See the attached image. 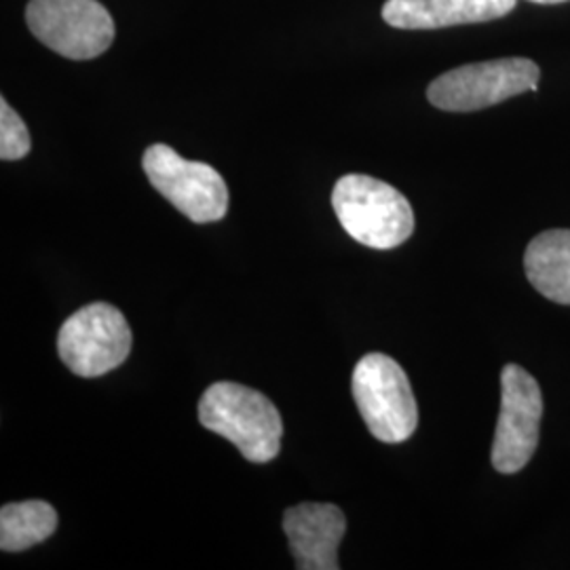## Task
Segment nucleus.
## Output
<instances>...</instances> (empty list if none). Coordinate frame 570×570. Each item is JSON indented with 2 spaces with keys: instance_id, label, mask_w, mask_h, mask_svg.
<instances>
[{
  "instance_id": "1",
  "label": "nucleus",
  "mask_w": 570,
  "mask_h": 570,
  "mask_svg": "<svg viewBox=\"0 0 570 570\" xmlns=\"http://www.w3.org/2000/svg\"><path fill=\"white\" fill-rule=\"evenodd\" d=\"M199 421L235 444L249 463H268L282 450L284 421L275 404L254 389L214 383L199 402Z\"/></svg>"
},
{
  "instance_id": "2",
  "label": "nucleus",
  "mask_w": 570,
  "mask_h": 570,
  "mask_svg": "<svg viewBox=\"0 0 570 570\" xmlns=\"http://www.w3.org/2000/svg\"><path fill=\"white\" fill-rule=\"evenodd\" d=\"M332 207L341 226L357 244L393 249L414 233V212L391 184L364 174H346L332 193Z\"/></svg>"
},
{
  "instance_id": "3",
  "label": "nucleus",
  "mask_w": 570,
  "mask_h": 570,
  "mask_svg": "<svg viewBox=\"0 0 570 570\" xmlns=\"http://www.w3.org/2000/svg\"><path fill=\"white\" fill-rule=\"evenodd\" d=\"M353 400L370 429L385 442L400 444L419 428V406L406 372L383 353H370L353 370Z\"/></svg>"
},
{
  "instance_id": "4",
  "label": "nucleus",
  "mask_w": 570,
  "mask_h": 570,
  "mask_svg": "<svg viewBox=\"0 0 570 570\" xmlns=\"http://www.w3.org/2000/svg\"><path fill=\"white\" fill-rule=\"evenodd\" d=\"M539 66L527 58L480 61L459 66L429 85L428 98L446 112H475L537 91Z\"/></svg>"
},
{
  "instance_id": "5",
  "label": "nucleus",
  "mask_w": 570,
  "mask_h": 570,
  "mask_svg": "<svg viewBox=\"0 0 570 570\" xmlns=\"http://www.w3.org/2000/svg\"><path fill=\"white\" fill-rule=\"evenodd\" d=\"M142 167L148 183L197 225L218 223L228 212L225 178L202 161H186L171 146L153 144L146 148Z\"/></svg>"
},
{
  "instance_id": "6",
  "label": "nucleus",
  "mask_w": 570,
  "mask_h": 570,
  "mask_svg": "<svg viewBox=\"0 0 570 570\" xmlns=\"http://www.w3.org/2000/svg\"><path fill=\"white\" fill-rule=\"evenodd\" d=\"M131 327L117 306L94 303L70 315L58 334L63 366L82 379L104 376L131 353Z\"/></svg>"
},
{
  "instance_id": "7",
  "label": "nucleus",
  "mask_w": 570,
  "mask_h": 570,
  "mask_svg": "<svg viewBox=\"0 0 570 570\" xmlns=\"http://www.w3.org/2000/svg\"><path fill=\"white\" fill-rule=\"evenodd\" d=\"M32 35L68 60H94L115 41V21L98 0H30Z\"/></svg>"
},
{
  "instance_id": "8",
  "label": "nucleus",
  "mask_w": 570,
  "mask_h": 570,
  "mask_svg": "<svg viewBox=\"0 0 570 570\" xmlns=\"http://www.w3.org/2000/svg\"><path fill=\"white\" fill-rule=\"evenodd\" d=\"M543 395L534 376L518 364L501 372V412L492 442V468L499 473H518L529 465L539 446Z\"/></svg>"
},
{
  "instance_id": "9",
  "label": "nucleus",
  "mask_w": 570,
  "mask_h": 570,
  "mask_svg": "<svg viewBox=\"0 0 570 570\" xmlns=\"http://www.w3.org/2000/svg\"><path fill=\"white\" fill-rule=\"evenodd\" d=\"M289 551L301 570H338V546L346 532V518L332 503H303L284 515Z\"/></svg>"
},
{
  "instance_id": "10",
  "label": "nucleus",
  "mask_w": 570,
  "mask_h": 570,
  "mask_svg": "<svg viewBox=\"0 0 570 570\" xmlns=\"http://www.w3.org/2000/svg\"><path fill=\"white\" fill-rule=\"evenodd\" d=\"M515 2L518 0H387L383 20L400 30H438L505 18Z\"/></svg>"
},
{
  "instance_id": "11",
  "label": "nucleus",
  "mask_w": 570,
  "mask_h": 570,
  "mask_svg": "<svg viewBox=\"0 0 570 570\" xmlns=\"http://www.w3.org/2000/svg\"><path fill=\"white\" fill-rule=\"evenodd\" d=\"M532 287L558 305H570V230L553 228L537 235L524 254Z\"/></svg>"
},
{
  "instance_id": "12",
  "label": "nucleus",
  "mask_w": 570,
  "mask_h": 570,
  "mask_svg": "<svg viewBox=\"0 0 570 570\" xmlns=\"http://www.w3.org/2000/svg\"><path fill=\"white\" fill-rule=\"evenodd\" d=\"M58 529V511L47 501L9 503L0 510V550L26 551L47 541Z\"/></svg>"
},
{
  "instance_id": "13",
  "label": "nucleus",
  "mask_w": 570,
  "mask_h": 570,
  "mask_svg": "<svg viewBox=\"0 0 570 570\" xmlns=\"http://www.w3.org/2000/svg\"><path fill=\"white\" fill-rule=\"evenodd\" d=\"M30 134L20 115L2 98L0 100V159L18 161L30 153Z\"/></svg>"
},
{
  "instance_id": "14",
  "label": "nucleus",
  "mask_w": 570,
  "mask_h": 570,
  "mask_svg": "<svg viewBox=\"0 0 570 570\" xmlns=\"http://www.w3.org/2000/svg\"><path fill=\"white\" fill-rule=\"evenodd\" d=\"M530 2H539V4H558V2H567V0H530Z\"/></svg>"
}]
</instances>
